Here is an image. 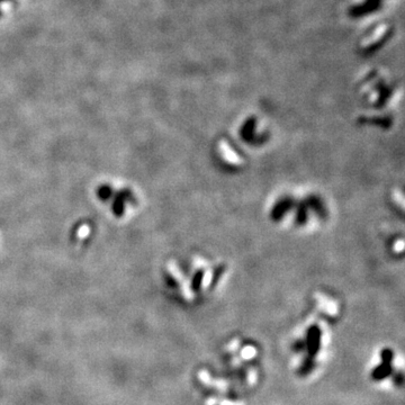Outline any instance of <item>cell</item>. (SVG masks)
Listing matches in <instances>:
<instances>
[{"label":"cell","mask_w":405,"mask_h":405,"mask_svg":"<svg viewBox=\"0 0 405 405\" xmlns=\"http://www.w3.org/2000/svg\"><path fill=\"white\" fill-rule=\"evenodd\" d=\"M2 17V9H1V3H0V18Z\"/></svg>","instance_id":"cell-6"},{"label":"cell","mask_w":405,"mask_h":405,"mask_svg":"<svg viewBox=\"0 0 405 405\" xmlns=\"http://www.w3.org/2000/svg\"><path fill=\"white\" fill-rule=\"evenodd\" d=\"M374 1H380V2H382V0H374Z\"/></svg>","instance_id":"cell-8"},{"label":"cell","mask_w":405,"mask_h":405,"mask_svg":"<svg viewBox=\"0 0 405 405\" xmlns=\"http://www.w3.org/2000/svg\"><path fill=\"white\" fill-rule=\"evenodd\" d=\"M392 373V366L390 363H382V365L376 367L373 373H371V377H373L375 380H380V379H384Z\"/></svg>","instance_id":"cell-3"},{"label":"cell","mask_w":405,"mask_h":405,"mask_svg":"<svg viewBox=\"0 0 405 405\" xmlns=\"http://www.w3.org/2000/svg\"><path fill=\"white\" fill-rule=\"evenodd\" d=\"M308 347L311 355L314 356L317 354L318 347H320V331L317 328H312L310 330Z\"/></svg>","instance_id":"cell-2"},{"label":"cell","mask_w":405,"mask_h":405,"mask_svg":"<svg viewBox=\"0 0 405 405\" xmlns=\"http://www.w3.org/2000/svg\"><path fill=\"white\" fill-rule=\"evenodd\" d=\"M382 7V2L374 1V0H365V1L359 3V5L353 6L349 9V16L353 18H360L363 16L374 14Z\"/></svg>","instance_id":"cell-1"},{"label":"cell","mask_w":405,"mask_h":405,"mask_svg":"<svg viewBox=\"0 0 405 405\" xmlns=\"http://www.w3.org/2000/svg\"><path fill=\"white\" fill-rule=\"evenodd\" d=\"M393 357H394V355H393V351L391 349H384L382 351V359L384 363H390L391 365Z\"/></svg>","instance_id":"cell-5"},{"label":"cell","mask_w":405,"mask_h":405,"mask_svg":"<svg viewBox=\"0 0 405 405\" xmlns=\"http://www.w3.org/2000/svg\"><path fill=\"white\" fill-rule=\"evenodd\" d=\"M6 1H9V0H0V3H2V2H6Z\"/></svg>","instance_id":"cell-7"},{"label":"cell","mask_w":405,"mask_h":405,"mask_svg":"<svg viewBox=\"0 0 405 405\" xmlns=\"http://www.w3.org/2000/svg\"><path fill=\"white\" fill-rule=\"evenodd\" d=\"M388 39H390V35H385L382 40H379L378 42H376L373 45H370L369 47H367L365 50V54H373V53L377 52L379 48H382L383 45L387 42Z\"/></svg>","instance_id":"cell-4"}]
</instances>
